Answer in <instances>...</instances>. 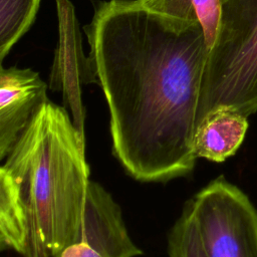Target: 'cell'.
<instances>
[{
	"instance_id": "obj_1",
	"label": "cell",
	"mask_w": 257,
	"mask_h": 257,
	"mask_svg": "<svg viewBox=\"0 0 257 257\" xmlns=\"http://www.w3.org/2000/svg\"><path fill=\"white\" fill-rule=\"evenodd\" d=\"M83 30L118 163L144 183L190 175L209 53L201 25L158 13L140 0H108L94 5Z\"/></svg>"
},
{
	"instance_id": "obj_2",
	"label": "cell",
	"mask_w": 257,
	"mask_h": 257,
	"mask_svg": "<svg viewBox=\"0 0 257 257\" xmlns=\"http://www.w3.org/2000/svg\"><path fill=\"white\" fill-rule=\"evenodd\" d=\"M85 139L64 106L41 105L0 168V249L59 257L83 237Z\"/></svg>"
},
{
	"instance_id": "obj_3",
	"label": "cell",
	"mask_w": 257,
	"mask_h": 257,
	"mask_svg": "<svg viewBox=\"0 0 257 257\" xmlns=\"http://www.w3.org/2000/svg\"><path fill=\"white\" fill-rule=\"evenodd\" d=\"M257 111V0H222L221 23L208 53L196 128L212 111Z\"/></svg>"
},
{
	"instance_id": "obj_4",
	"label": "cell",
	"mask_w": 257,
	"mask_h": 257,
	"mask_svg": "<svg viewBox=\"0 0 257 257\" xmlns=\"http://www.w3.org/2000/svg\"><path fill=\"white\" fill-rule=\"evenodd\" d=\"M207 257H257V209L223 176L188 200Z\"/></svg>"
},
{
	"instance_id": "obj_5",
	"label": "cell",
	"mask_w": 257,
	"mask_h": 257,
	"mask_svg": "<svg viewBox=\"0 0 257 257\" xmlns=\"http://www.w3.org/2000/svg\"><path fill=\"white\" fill-rule=\"evenodd\" d=\"M58 18V41L54 50L48 87L60 91L64 107L71 111V118L84 137L85 109L81 96V85L94 83L88 56L82 49L81 34L72 3L55 0Z\"/></svg>"
},
{
	"instance_id": "obj_6",
	"label": "cell",
	"mask_w": 257,
	"mask_h": 257,
	"mask_svg": "<svg viewBox=\"0 0 257 257\" xmlns=\"http://www.w3.org/2000/svg\"><path fill=\"white\" fill-rule=\"evenodd\" d=\"M0 64V161H4L48 99L49 87L31 68Z\"/></svg>"
},
{
	"instance_id": "obj_7",
	"label": "cell",
	"mask_w": 257,
	"mask_h": 257,
	"mask_svg": "<svg viewBox=\"0 0 257 257\" xmlns=\"http://www.w3.org/2000/svg\"><path fill=\"white\" fill-rule=\"evenodd\" d=\"M82 239L93 247V257L143 255L128 234L120 206L106 189L91 180L86 197Z\"/></svg>"
},
{
	"instance_id": "obj_8",
	"label": "cell",
	"mask_w": 257,
	"mask_h": 257,
	"mask_svg": "<svg viewBox=\"0 0 257 257\" xmlns=\"http://www.w3.org/2000/svg\"><path fill=\"white\" fill-rule=\"evenodd\" d=\"M247 130V116L242 113L226 107L212 111L196 128L193 144L196 158L225 162L239 150Z\"/></svg>"
},
{
	"instance_id": "obj_9",
	"label": "cell",
	"mask_w": 257,
	"mask_h": 257,
	"mask_svg": "<svg viewBox=\"0 0 257 257\" xmlns=\"http://www.w3.org/2000/svg\"><path fill=\"white\" fill-rule=\"evenodd\" d=\"M147 8L166 16L198 22L204 32L210 51L218 36L222 0H140Z\"/></svg>"
},
{
	"instance_id": "obj_10",
	"label": "cell",
	"mask_w": 257,
	"mask_h": 257,
	"mask_svg": "<svg viewBox=\"0 0 257 257\" xmlns=\"http://www.w3.org/2000/svg\"><path fill=\"white\" fill-rule=\"evenodd\" d=\"M41 0H0V63L30 29Z\"/></svg>"
},
{
	"instance_id": "obj_11",
	"label": "cell",
	"mask_w": 257,
	"mask_h": 257,
	"mask_svg": "<svg viewBox=\"0 0 257 257\" xmlns=\"http://www.w3.org/2000/svg\"><path fill=\"white\" fill-rule=\"evenodd\" d=\"M169 257H207L188 201L168 234Z\"/></svg>"
}]
</instances>
